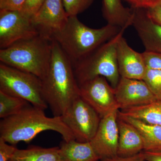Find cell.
<instances>
[{
	"mask_svg": "<svg viewBox=\"0 0 161 161\" xmlns=\"http://www.w3.org/2000/svg\"><path fill=\"white\" fill-rule=\"evenodd\" d=\"M142 54L147 69L161 70V53L145 51Z\"/></svg>",
	"mask_w": 161,
	"mask_h": 161,
	"instance_id": "cell-24",
	"label": "cell"
},
{
	"mask_svg": "<svg viewBox=\"0 0 161 161\" xmlns=\"http://www.w3.org/2000/svg\"><path fill=\"white\" fill-rule=\"evenodd\" d=\"M61 117L71 131L75 139L81 142L92 140L101 119L80 96L74 101Z\"/></svg>",
	"mask_w": 161,
	"mask_h": 161,
	"instance_id": "cell-7",
	"label": "cell"
},
{
	"mask_svg": "<svg viewBox=\"0 0 161 161\" xmlns=\"http://www.w3.org/2000/svg\"><path fill=\"white\" fill-rule=\"evenodd\" d=\"M80 96L93 108L101 118L115 110H119L115 89L108 80L98 76L79 85Z\"/></svg>",
	"mask_w": 161,
	"mask_h": 161,
	"instance_id": "cell-9",
	"label": "cell"
},
{
	"mask_svg": "<svg viewBox=\"0 0 161 161\" xmlns=\"http://www.w3.org/2000/svg\"><path fill=\"white\" fill-rule=\"evenodd\" d=\"M0 91L23 98L38 108L45 110L48 107L43 98L40 78L1 63Z\"/></svg>",
	"mask_w": 161,
	"mask_h": 161,
	"instance_id": "cell-6",
	"label": "cell"
},
{
	"mask_svg": "<svg viewBox=\"0 0 161 161\" xmlns=\"http://www.w3.org/2000/svg\"><path fill=\"white\" fill-rule=\"evenodd\" d=\"M95 0H62L68 16H77L87 9Z\"/></svg>",
	"mask_w": 161,
	"mask_h": 161,
	"instance_id": "cell-23",
	"label": "cell"
},
{
	"mask_svg": "<svg viewBox=\"0 0 161 161\" xmlns=\"http://www.w3.org/2000/svg\"><path fill=\"white\" fill-rule=\"evenodd\" d=\"M125 26L112 38L95 50L86 58L73 64L74 73L79 86L81 84L102 76L115 88L120 77L117 58V44L123 36Z\"/></svg>",
	"mask_w": 161,
	"mask_h": 161,
	"instance_id": "cell-5",
	"label": "cell"
},
{
	"mask_svg": "<svg viewBox=\"0 0 161 161\" xmlns=\"http://www.w3.org/2000/svg\"><path fill=\"white\" fill-rule=\"evenodd\" d=\"M145 161H161V150L142 151Z\"/></svg>",
	"mask_w": 161,
	"mask_h": 161,
	"instance_id": "cell-31",
	"label": "cell"
},
{
	"mask_svg": "<svg viewBox=\"0 0 161 161\" xmlns=\"http://www.w3.org/2000/svg\"><path fill=\"white\" fill-rule=\"evenodd\" d=\"M118 117L132 124L140 132L143 140L144 151L161 150V126L150 125L135 119L120 116Z\"/></svg>",
	"mask_w": 161,
	"mask_h": 161,
	"instance_id": "cell-20",
	"label": "cell"
},
{
	"mask_svg": "<svg viewBox=\"0 0 161 161\" xmlns=\"http://www.w3.org/2000/svg\"><path fill=\"white\" fill-rule=\"evenodd\" d=\"M99 161H145L142 151L136 155L128 157H121L116 156L111 158L103 159Z\"/></svg>",
	"mask_w": 161,
	"mask_h": 161,
	"instance_id": "cell-30",
	"label": "cell"
},
{
	"mask_svg": "<svg viewBox=\"0 0 161 161\" xmlns=\"http://www.w3.org/2000/svg\"><path fill=\"white\" fill-rule=\"evenodd\" d=\"M61 161H98L100 160L90 142L76 140H63L59 147Z\"/></svg>",
	"mask_w": 161,
	"mask_h": 161,
	"instance_id": "cell-16",
	"label": "cell"
},
{
	"mask_svg": "<svg viewBox=\"0 0 161 161\" xmlns=\"http://www.w3.org/2000/svg\"><path fill=\"white\" fill-rule=\"evenodd\" d=\"M131 8L132 25L138 34L145 51L161 53V24L149 16L147 9Z\"/></svg>",
	"mask_w": 161,
	"mask_h": 161,
	"instance_id": "cell-13",
	"label": "cell"
},
{
	"mask_svg": "<svg viewBox=\"0 0 161 161\" xmlns=\"http://www.w3.org/2000/svg\"><path fill=\"white\" fill-rule=\"evenodd\" d=\"M147 10V14L151 19L161 24V0H158L155 5Z\"/></svg>",
	"mask_w": 161,
	"mask_h": 161,
	"instance_id": "cell-28",
	"label": "cell"
},
{
	"mask_svg": "<svg viewBox=\"0 0 161 161\" xmlns=\"http://www.w3.org/2000/svg\"><path fill=\"white\" fill-rule=\"evenodd\" d=\"M143 80L158 100L161 101V70L147 69Z\"/></svg>",
	"mask_w": 161,
	"mask_h": 161,
	"instance_id": "cell-22",
	"label": "cell"
},
{
	"mask_svg": "<svg viewBox=\"0 0 161 161\" xmlns=\"http://www.w3.org/2000/svg\"><path fill=\"white\" fill-rule=\"evenodd\" d=\"M31 104L23 98L0 91V118L10 117L19 113Z\"/></svg>",
	"mask_w": 161,
	"mask_h": 161,
	"instance_id": "cell-21",
	"label": "cell"
},
{
	"mask_svg": "<svg viewBox=\"0 0 161 161\" xmlns=\"http://www.w3.org/2000/svg\"><path fill=\"white\" fill-rule=\"evenodd\" d=\"M118 115L161 126V101L157 100L140 106L119 111Z\"/></svg>",
	"mask_w": 161,
	"mask_h": 161,
	"instance_id": "cell-19",
	"label": "cell"
},
{
	"mask_svg": "<svg viewBox=\"0 0 161 161\" xmlns=\"http://www.w3.org/2000/svg\"><path fill=\"white\" fill-rule=\"evenodd\" d=\"M102 11L108 24L121 28L132 25V8L125 7L121 0H103Z\"/></svg>",
	"mask_w": 161,
	"mask_h": 161,
	"instance_id": "cell-17",
	"label": "cell"
},
{
	"mask_svg": "<svg viewBox=\"0 0 161 161\" xmlns=\"http://www.w3.org/2000/svg\"><path fill=\"white\" fill-rule=\"evenodd\" d=\"M26 0H0V10H21Z\"/></svg>",
	"mask_w": 161,
	"mask_h": 161,
	"instance_id": "cell-27",
	"label": "cell"
},
{
	"mask_svg": "<svg viewBox=\"0 0 161 161\" xmlns=\"http://www.w3.org/2000/svg\"><path fill=\"white\" fill-rule=\"evenodd\" d=\"M133 8L148 9L152 7L158 0H125Z\"/></svg>",
	"mask_w": 161,
	"mask_h": 161,
	"instance_id": "cell-29",
	"label": "cell"
},
{
	"mask_svg": "<svg viewBox=\"0 0 161 161\" xmlns=\"http://www.w3.org/2000/svg\"><path fill=\"white\" fill-rule=\"evenodd\" d=\"M119 111L115 110L101 119L98 130L90 142L100 160L117 156Z\"/></svg>",
	"mask_w": 161,
	"mask_h": 161,
	"instance_id": "cell-11",
	"label": "cell"
},
{
	"mask_svg": "<svg viewBox=\"0 0 161 161\" xmlns=\"http://www.w3.org/2000/svg\"><path fill=\"white\" fill-rule=\"evenodd\" d=\"M40 33L33 23L32 18L21 10H0L1 49Z\"/></svg>",
	"mask_w": 161,
	"mask_h": 161,
	"instance_id": "cell-8",
	"label": "cell"
},
{
	"mask_svg": "<svg viewBox=\"0 0 161 161\" xmlns=\"http://www.w3.org/2000/svg\"><path fill=\"white\" fill-rule=\"evenodd\" d=\"M115 89L119 109L140 106L158 100L143 80L120 77Z\"/></svg>",
	"mask_w": 161,
	"mask_h": 161,
	"instance_id": "cell-10",
	"label": "cell"
},
{
	"mask_svg": "<svg viewBox=\"0 0 161 161\" xmlns=\"http://www.w3.org/2000/svg\"><path fill=\"white\" fill-rule=\"evenodd\" d=\"M68 18L62 0H46L32 21L40 33L51 37L54 32L63 28Z\"/></svg>",
	"mask_w": 161,
	"mask_h": 161,
	"instance_id": "cell-12",
	"label": "cell"
},
{
	"mask_svg": "<svg viewBox=\"0 0 161 161\" xmlns=\"http://www.w3.org/2000/svg\"><path fill=\"white\" fill-rule=\"evenodd\" d=\"M46 131L58 132L67 142L75 140L61 116L47 117L44 110L32 105L0 122V139L14 146L21 142L28 143L39 133Z\"/></svg>",
	"mask_w": 161,
	"mask_h": 161,
	"instance_id": "cell-2",
	"label": "cell"
},
{
	"mask_svg": "<svg viewBox=\"0 0 161 161\" xmlns=\"http://www.w3.org/2000/svg\"><path fill=\"white\" fill-rule=\"evenodd\" d=\"M117 58L120 77L143 80L147 68L142 53L130 47L123 36L117 43Z\"/></svg>",
	"mask_w": 161,
	"mask_h": 161,
	"instance_id": "cell-14",
	"label": "cell"
},
{
	"mask_svg": "<svg viewBox=\"0 0 161 161\" xmlns=\"http://www.w3.org/2000/svg\"><path fill=\"white\" fill-rule=\"evenodd\" d=\"M53 39L40 33L0 50V61L16 69L43 79L51 58Z\"/></svg>",
	"mask_w": 161,
	"mask_h": 161,
	"instance_id": "cell-4",
	"label": "cell"
},
{
	"mask_svg": "<svg viewBox=\"0 0 161 161\" xmlns=\"http://www.w3.org/2000/svg\"><path fill=\"white\" fill-rule=\"evenodd\" d=\"M41 80L43 98L53 116H61L80 96L71 60L53 39L50 62Z\"/></svg>",
	"mask_w": 161,
	"mask_h": 161,
	"instance_id": "cell-1",
	"label": "cell"
},
{
	"mask_svg": "<svg viewBox=\"0 0 161 161\" xmlns=\"http://www.w3.org/2000/svg\"><path fill=\"white\" fill-rule=\"evenodd\" d=\"M45 1L46 0H26L21 11L24 14L32 18L37 12Z\"/></svg>",
	"mask_w": 161,
	"mask_h": 161,
	"instance_id": "cell-25",
	"label": "cell"
},
{
	"mask_svg": "<svg viewBox=\"0 0 161 161\" xmlns=\"http://www.w3.org/2000/svg\"><path fill=\"white\" fill-rule=\"evenodd\" d=\"M17 149L15 146L8 144L0 139V161H9Z\"/></svg>",
	"mask_w": 161,
	"mask_h": 161,
	"instance_id": "cell-26",
	"label": "cell"
},
{
	"mask_svg": "<svg viewBox=\"0 0 161 161\" xmlns=\"http://www.w3.org/2000/svg\"><path fill=\"white\" fill-rule=\"evenodd\" d=\"M122 28L108 24L95 29L81 23L77 16H69L63 28L54 32L51 37L74 64L86 58L101 45L114 37Z\"/></svg>",
	"mask_w": 161,
	"mask_h": 161,
	"instance_id": "cell-3",
	"label": "cell"
},
{
	"mask_svg": "<svg viewBox=\"0 0 161 161\" xmlns=\"http://www.w3.org/2000/svg\"><path fill=\"white\" fill-rule=\"evenodd\" d=\"M119 139L117 156L128 157L144 150L143 140L140 132L132 124L118 117Z\"/></svg>",
	"mask_w": 161,
	"mask_h": 161,
	"instance_id": "cell-15",
	"label": "cell"
},
{
	"mask_svg": "<svg viewBox=\"0 0 161 161\" xmlns=\"http://www.w3.org/2000/svg\"><path fill=\"white\" fill-rule=\"evenodd\" d=\"M9 161H61L59 147L43 148L29 146L27 149H17Z\"/></svg>",
	"mask_w": 161,
	"mask_h": 161,
	"instance_id": "cell-18",
	"label": "cell"
}]
</instances>
